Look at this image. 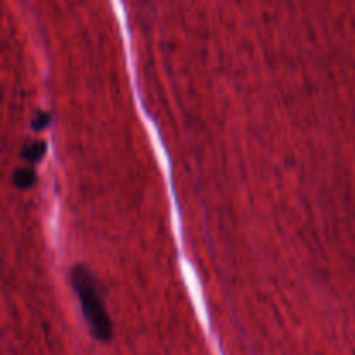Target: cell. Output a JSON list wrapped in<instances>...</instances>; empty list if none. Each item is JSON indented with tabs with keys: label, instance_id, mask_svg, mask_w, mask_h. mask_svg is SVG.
Returning <instances> with one entry per match:
<instances>
[{
	"label": "cell",
	"instance_id": "cell-1",
	"mask_svg": "<svg viewBox=\"0 0 355 355\" xmlns=\"http://www.w3.org/2000/svg\"><path fill=\"white\" fill-rule=\"evenodd\" d=\"M71 283L76 295H78L83 318H85L94 338L99 340V342H110L113 338V326L107 318L92 274L89 272L87 267H76L71 274Z\"/></svg>",
	"mask_w": 355,
	"mask_h": 355
},
{
	"label": "cell",
	"instance_id": "cell-2",
	"mask_svg": "<svg viewBox=\"0 0 355 355\" xmlns=\"http://www.w3.org/2000/svg\"><path fill=\"white\" fill-rule=\"evenodd\" d=\"M14 184L19 189H30L35 184V173L28 168H21L14 173Z\"/></svg>",
	"mask_w": 355,
	"mask_h": 355
},
{
	"label": "cell",
	"instance_id": "cell-4",
	"mask_svg": "<svg viewBox=\"0 0 355 355\" xmlns=\"http://www.w3.org/2000/svg\"><path fill=\"white\" fill-rule=\"evenodd\" d=\"M47 123H49V114L47 113H38L37 118H35L33 127L37 128V130H42V128L47 127Z\"/></svg>",
	"mask_w": 355,
	"mask_h": 355
},
{
	"label": "cell",
	"instance_id": "cell-3",
	"mask_svg": "<svg viewBox=\"0 0 355 355\" xmlns=\"http://www.w3.org/2000/svg\"><path fill=\"white\" fill-rule=\"evenodd\" d=\"M44 155H45V144H44V142H35V144L28 146L23 156H24V159H26L28 163H38Z\"/></svg>",
	"mask_w": 355,
	"mask_h": 355
}]
</instances>
